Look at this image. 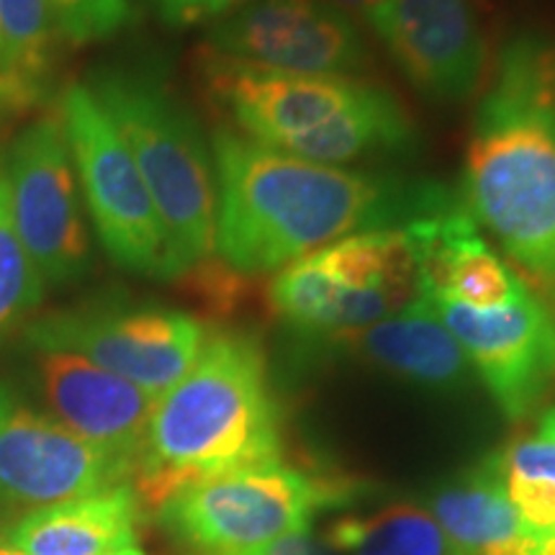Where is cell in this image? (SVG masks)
Segmentation results:
<instances>
[{"mask_svg": "<svg viewBox=\"0 0 555 555\" xmlns=\"http://www.w3.org/2000/svg\"><path fill=\"white\" fill-rule=\"evenodd\" d=\"M106 555H144V553H142V551H137L134 545H129V547H119V551L106 553Z\"/></svg>", "mask_w": 555, "mask_h": 555, "instance_id": "33", "label": "cell"}, {"mask_svg": "<svg viewBox=\"0 0 555 555\" xmlns=\"http://www.w3.org/2000/svg\"><path fill=\"white\" fill-rule=\"evenodd\" d=\"M502 474L543 478L555 483V440L547 437H522L502 453H494Z\"/></svg>", "mask_w": 555, "mask_h": 555, "instance_id": "27", "label": "cell"}, {"mask_svg": "<svg viewBox=\"0 0 555 555\" xmlns=\"http://www.w3.org/2000/svg\"><path fill=\"white\" fill-rule=\"evenodd\" d=\"M54 31L69 44L114 37L129 21V0H47Z\"/></svg>", "mask_w": 555, "mask_h": 555, "instance_id": "25", "label": "cell"}, {"mask_svg": "<svg viewBox=\"0 0 555 555\" xmlns=\"http://www.w3.org/2000/svg\"><path fill=\"white\" fill-rule=\"evenodd\" d=\"M420 296L453 332L506 420H525L545 399L555 380V311L530 286L494 309Z\"/></svg>", "mask_w": 555, "mask_h": 555, "instance_id": "9", "label": "cell"}, {"mask_svg": "<svg viewBox=\"0 0 555 555\" xmlns=\"http://www.w3.org/2000/svg\"><path fill=\"white\" fill-rule=\"evenodd\" d=\"M365 21L433 103H463L481 86L486 41L470 0H386Z\"/></svg>", "mask_w": 555, "mask_h": 555, "instance_id": "13", "label": "cell"}, {"mask_svg": "<svg viewBox=\"0 0 555 555\" xmlns=\"http://www.w3.org/2000/svg\"><path fill=\"white\" fill-rule=\"evenodd\" d=\"M412 296L388 288H347L324 268L319 253L278 270L268 304L286 327L307 339L337 343L397 314Z\"/></svg>", "mask_w": 555, "mask_h": 555, "instance_id": "15", "label": "cell"}, {"mask_svg": "<svg viewBox=\"0 0 555 555\" xmlns=\"http://www.w3.org/2000/svg\"><path fill=\"white\" fill-rule=\"evenodd\" d=\"M139 496L131 483L41 506L5 530L0 543L21 555H106L134 545Z\"/></svg>", "mask_w": 555, "mask_h": 555, "instance_id": "17", "label": "cell"}, {"mask_svg": "<svg viewBox=\"0 0 555 555\" xmlns=\"http://www.w3.org/2000/svg\"><path fill=\"white\" fill-rule=\"evenodd\" d=\"M9 522H5V519L3 517H0V540H3V535H5V530H9Z\"/></svg>", "mask_w": 555, "mask_h": 555, "instance_id": "35", "label": "cell"}, {"mask_svg": "<svg viewBox=\"0 0 555 555\" xmlns=\"http://www.w3.org/2000/svg\"><path fill=\"white\" fill-rule=\"evenodd\" d=\"M463 206L555 291V47L535 34L506 41L478 101Z\"/></svg>", "mask_w": 555, "mask_h": 555, "instance_id": "2", "label": "cell"}, {"mask_svg": "<svg viewBox=\"0 0 555 555\" xmlns=\"http://www.w3.org/2000/svg\"><path fill=\"white\" fill-rule=\"evenodd\" d=\"M530 551H532V545H530V547H527V551H525V553H519V555H527V553H530Z\"/></svg>", "mask_w": 555, "mask_h": 555, "instance_id": "36", "label": "cell"}, {"mask_svg": "<svg viewBox=\"0 0 555 555\" xmlns=\"http://www.w3.org/2000/svg\"><path fill=\"white\" fill-rule=\"evenodd\" d=\"M31 367L47 414L134 476L157 397L73 352L34 350Z\"/></svg>", "mask_w": 555, "mask_h": 555, "instance_id": "14", "label": "cell"}, {"mask_svg": "<svg viewBox=\"0 0 555 555\" xmlns=\"http://www.w3.org/2000/svg\"><path fill=\"white\" fill-rule=\"evenodd\" d=\"M206 47L294 75L350 78L367 62L356 21L330 0H249L208 31Z\"/></svg>", "mask_w": 555, "mask_h": 555, "instance_id": "11", "label": "cell"}, {"mask_svg": "<svg viewBox=\"0 0 555 555\" xmlns=\"http://www.w3.org/2000/svg\"><path fill=\"white\" fill-rule=\"evenodd\" d=\"M253 281L255 275L240 273L214 253L185 270L183 275H178L172 283H180V288L196 298L214 317H232L253 298Z\"/></svg>", "mask_w": 555, "mask_h": 555, "instance_id": "24", "label": "cell"}, {"mask_svg": "<svg viewBox=\"0 0 555 555\" xmlns=\"http://www.w3.org/2000/svg\"><path fill=\"white\" fill-rule=\"evenodd\" d=\"M214 253L245 275L273 273L358 232L401 229L453 196L440 183H401L270 150L214 131Z\"/></svg>", "mask_w": 555, "mask_h": 555, "instance_id": "1", "label": "cell"}, {"mask_svg": "<svg viewBox=\"0 0 555 555\" xmlns=\"http://www.w3.org/2000/svg\"><path fill=\"white\" fill-rule=\"evenodd\" d=\"M506 494L515 506L522 535L532 547L555 540V483L543 478L504 474Z\"/></svg>", "mask_w": 555, "mask_h": 555, "instance_id": "26", "label": "cell"}, {"mask_svg": "<svg viewBox=\"0 0 555 555\" xmlns=\"http://www.w3.org/2000/svg\"><path fill=\"white\" fill-rule=\"evenodd\" d=\"M352 499V483L270 463L178 491L155 512L172 538L201 555H232L304 532L319 509Z\"/></svg>", "mask_w": 555, "mask_h": 555, "instance_id": "5", "label": "cell"}, {"mask_svg": "<svg viewBox=\"0 0 555 555\" xmlns=\"http://www.w3.org/2000/svg\"><path fill=\"white\" fill-rule=\"evenodd\" d=\"M283 427L255 337L214 332L196 363L157 399L131 486L152 512L178 491L281 463Z\"/></svg>", "mask_w": 555, "mask_h": 555, "instance_id": "3", "label": "cell"}, {"mask_svg": "<svg viewBox=\"0 0 555 555\" xmlns=\"http://www.w3.org/2000/svg\"><path fill=\"white\" fill-rule=\"evenodd\" d=\"M60 119L95 232L124 270L163 281L165 234L134 157L90 93L75 82L62 93Z\"/></svg>", "mask_w": 555, "mask_h": 555, "instance_id": "7", "label": "cell"}, {"mask_svg": "<svg viewBox=\"0 0 555 555\" xmlns=\"http://www.w3.org/2000/svg\"><path fill=\"white\" fill-rule=\"evenodd\" d=\"M90 93L134 157L165 234L163 281L214 255L217 178L198 124L152 75L106 67L88 82Z\"/></svg>", "mask_w": 555, "mask_h": 555, "instance_id": "4", "label": "cell"}, {"mask_svg": "<svg viewBox=\"0 0 555 555\" xmlns=\"http://www.w3.org/2000/svg\"><path fill=\"white\" fill-rule=\"evenodd\" d=\"M196 73L206 99L232 121L234 131L253 142L278 147L335 119L371 93V82L337 75H294L247 65L214 50L198 52Z\"/></svg>", "mask_w": 555, "mask_h": 555, "instance_id": "12", "label": "cell"}, {"mask_svg": "<svg viewBox=\"0 0 555 555\" xmlns=\"http://www.w3.org/2000/svg\"><path fill=\"white\" fill-rule=\"evenodd\" d=\"M206 339L201 319L124 298L52 311L26 327V343L34 350L73 352L157 399L191 371Z\"/></svg>", "mask_w": 555, "mask_h": 555, "instance_id": "6", "label": "cell"}, {"mask_svg": "<svg viewBox=\"0 0 555 555\" xmlns=\"http://www.w3.org/2000/svg\"><path fill=\"white\" fill-rule=\"evenodd\" d=\"M54 37L47 0H0V62L13 75L50 88Z\"/></svg>", "mask_w": 555, "mask_h": 555, "instance_id": "22", "label": "cell"}, {"mask_svg": "<svg viewBox=\"0 0 555 555\" xmlns=\"http://www.w3.org/2000/svg\"><path fill=\"white\" fill-rule=\"evenodd\" d=\"M131 483V468L80 440L0 380V499L41 509Z\"/></svg>", "mask_w": 555, "mask_h": 555, "instance_id": "10", "label": "cell"}, {"mask_svg": "<svg viewBox=\"0 0 555 555\" xmlns=\"http://www.w3.org/2000/svg\"><path fill=\"white\" fill-rule=\"evenodd\" d=\"M540 437L555 440V404L547 409L543 416H540Z\"/></svg>", "mask_w": 555, "mask_h": 555, "instance_id": "32", "label": "cell"}, {"mask_svg": "<svg viewBox=\"0 0 555 555\" xmlns=\"http://www.w3.org/2000/svg\"><path fill=\"white\" fill-rule=\"evenodd\" d=\"M429 515L463 555H519L530 547L496 455L440 486L429 499Z\"/></svg>", "mask_w": 555, "mask_h": 555, "instance_id": "18", "label": "cell"}, {"mask_svg": "<svg viewBox=\"0 0 555 555\" xmlns=\"http://www.w3.org/2000/svg\"><path fill=\"white\" fill-rule=\"evenodd\" d=\"M0 555H21V553H16V551H11L9 545H3L0 543Z\"/></svg>", "mask_w": 555, "mask_h": 555, "instance_id": "34", "label": "cell"}, {"mask_svg": "<svg viewBox=\"0 0 555 555\" xmlns=\"http://www.w3.org/2000/svg\"><path fill=\"white\" fill-rule=\"evenodd\" d=\"M330 3H335L337 9H343L345 13L352 11V13H360V16H367L373 9H378L380 3H386V0H330Z\"/></svg>", "mask_w": 555, "mask_h": 555, "instance_id": "31", "label": "cell"}, {"mask_svg": "<svg viewBox=\"0 0 555 555\" xmlns=\"http://www.w3.org/2000/svg\"><path fill=\"white\" fill-rule=\"evenodd\" d=\"M11 183L13 224L47 286H67L88 275V227L78 176L60 116H41L3 152Z\"/></svg>", "mask_w": 555, "mask_h": 555, "instance_id": "8", "label": "cell"}, {"mask_svg": "<svg viewBox=\"0 0 555 555\" xmlns=\"http://www.w3.org/2000/svg\"><path fill=\"white\" fill-rule=\"evenodd\" d=\"M232 555H339V553L335 547L319 543V540H314L307 530H304V532H291V535L270 540L266 545L249 547V551L232 553Z\"/></svg>", "mask_w": 555, "mask_h": 555, "instance_id": "30", "label": "cell"}, {"mask_svg": "<svg viewBox=\"0 0 555 555\" xmlns=\"http://www.w3.org/2000/svg\"><path fill=\"white\" fill-rule=\"evenodd\" d=\"M412 142L414 124L409 119L406 108L386 88L373 86L371 93L356 106L314 129L286 137L273 150L309 159V163L339 168L350 159L399 152Z\"/></svg>", "mask_w": 555, "mask_h": 555, "instance_id": "19", "label": "cell"}, {"mask_svg": "<svg viewBox=\"0 0 555 555\" xmlns=\"http://www.w3.org/2000/svg\"><path fill=\"white\" fill-rule=\"evenodd\" d=\"M47 99V90L34 86V82L13 75L9 67L0 62V121L16 119V116L29 114L39 108Z\"/></svg>", "mask_w": 555, "mask_h": 555, "instance_id": "28", "label": "cell"}, {"mask_svg": "<svg viewBox=\"0 0 555 555\" xmlns=\"http://www.w3.org/2000/svg\"><path fill=\"white\" fill-rule=\"evenodd\" d=\"M159 13L168 24L191 26L201 21L224 16V13L242 9L249 0H155Z\"/></svg>", "mask_w": 555, "mask_h": 555, "instance_id": "29", "label": "cell"}, {"mask_svg": "<svg viewBox=\"0 0 555 555\" xmlns=\"http://www.w3.org/2000/svg\"><path fill=\"white\" fill-rule=\"evenodd\" d=\"M327 545L339 555H463L429 509L416 504L337 519L327 532Z\"/></svg>", "mask_w": 555, "mask_h": 555, "instance_id": "20", "label": "cell"}, {"mask_svg": "<svg viewBox=\"0 0 555 555\" xmlns=\"http://www.w3.org/2000/svg\"><path fill=\"white\" fill-rule=\"evenodd\" d=\"M47 283L21 242L11 208V183L0 152V339L44 298Z\"/></svg>", "mask_w": 555, "mask_h": 555, "instance_id": "23", "label": "cell"}, {"mask_svg": "<svg viewBox=\"0 0 555 555\" xmlns=\"http://www.w3.org/2000/svg\"><path fill=\"white\" fill-rule=\"evenodd\" d=\"M380 371L429 391H457L470 376V363L433 304L416 294L397 314L373 327L337 339Z\"/></svg>", "mask_w": 555, "mask_h": 555, "instance_id": "16", "label": "cell"}, {"mask_svg": "<svg viewBox=\"0 0 555 555\" xmlns=\"http://www.w3.org/2000/svg\"><path fill=\"white\" fill-rule=\"evenodd\" d=\"M317 253L332 278L347 288H388L416 296V266L401 229L347 234Z\"/></svg>", "mask_w": 555, "mask_h": 555, "instance_id": "21", "label": "cell"}]
</instances>
